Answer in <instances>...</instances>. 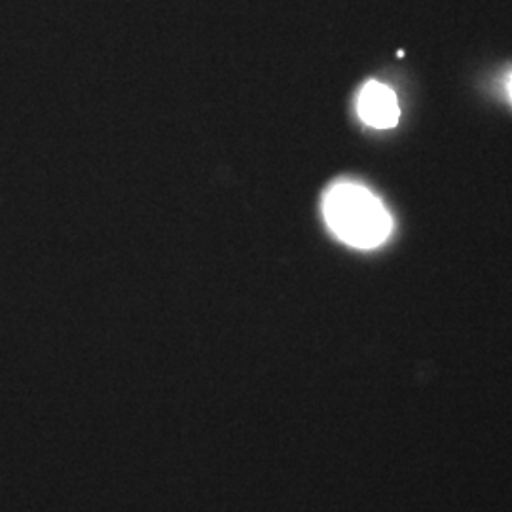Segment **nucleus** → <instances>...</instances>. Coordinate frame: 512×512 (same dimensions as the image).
<instances>
[{
	"instance_id": "f257e3e1",
	"label": "nucleus",
	"mask_w": 512,
	"mask_h": 512,
	"mask_svg": "<svg viewBox=\"0 0 512 512\" xmlns=\"http://www.w3.org/2000/svg\"><path fill=\"white\" fill-rule=\"evenodd\" d=\"M325 219L330 230L357 249H374L389 238L393 220L382 202L365 186H334L325 198Z\"/></svg>"
},
{
	"instance_id": "f03ea898",
	"label": "nucleus",
	"mask_w": 512,
	"mask_h": 512,
	"mask_svg": "<svg viewBox=\"0 0 512 512\" xmlns=\"http://www.w3.org/2000/svg\"><path fill=\"white\" fill-rule=\"evenodd\" d=\"M359 116L366 126L389 129L399 122V103L395 93L380 82H368L359 95Z\"/></svg>"
},
{
	"instance_id": "7ed1b4c3",
	"label": "nucleus",
	"mask_w": 512,
	"mask_h": 512,
	"mask_svg": "<svg viewBox=\"0 0 512 512\" xmlns=\"http://www.w3.org/2000/svg\"><path fill=\"white\" fill-rule=\"evenodd\" d=\"M509 92H511V97H512V78H511V84H509Z\"/></svg>"
}]
</instances>
